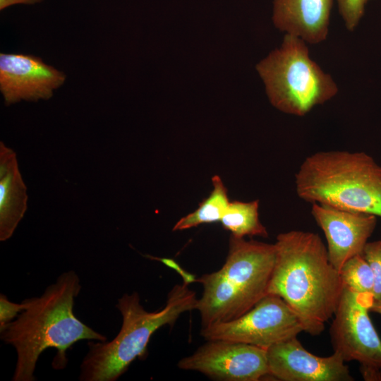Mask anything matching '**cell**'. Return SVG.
I'll return each instance as SVG.
<instances>
[{
  "mask_svg": "<svg viewBox=\"0 0 381 381\" xmlns=\"http://www.w3.org/2000/svg\"><path fill=\"white\" fill-rule=\"evenodd\" d=\"M77 273L69 270L60 274L37 297L28 299V306L13 321L0 328V339L16 351L13 381H34L36 364L49 348L57 351L52 362L54 369H64L66 351L80 340L105 341V335L95 331L73 313L75 298L81 290Z\"/></svg>",
  "mask_w": 381,
  "mask_h": 381,
  "instance_id": "6da1fadb",
  "label": "cell"
},
{
  "mask_svg": "<svg viewBox=\"0 0 381 381\" xmlns=\"http://www.w3.org/2000/svg\"><path fill=\"white\" fill-rule=\"evenodd\" d=\"M268 294L280 296L301 320L304 332L318 335L334 315L344 284L318 234H279Z\"/></svg>",
  "mask_w": 381,
  "mask_h": 381,
  "instance_id": "7a4b0ae2",
  "label": "cell"
},
{
  "mask_svg": "<svg viewBox=\"0 0 381 381\" xmlns=\"http://www.w3.org/2000/svg\"><path fill=\"white\" fill-rule=\"evenodd\" d=\"M195 293L186 283L175 285L166 304L149 312L140 303L139 294H124L116 308L122 317L117 335L111 341L88 342V351L80 366V381H116L136 358L146 356L152 335L164 325H172L184 312L196 308Z\"/></svg>",
  "mask_w": 381,
  "mask_h": 381,
  "instance_id": "3957f363",
  "label": "cell"
},
{
  "mask_svg": "<svg viewBox=\"0 0 381 381\" xmlns=\"http://www.w3.org/2000/svg\"><path fill=\"white\" fill-rule=\"evenodd\" d=\"M295 187L307 202L381 217V166L364 152L319 151L306 157Z\"/></svg>",
  "mask_w": 381,
  "mask_h": 381,
  "instance_id": "277c9868",
  "label": "cell"
},
{
  "mask_svg": "<svg viewBox=\"0 0 381 381\" xmlns=\"http://www.w3.org/2000/svg\"><path fill=\"white\" fill-rule=\"evenodd\" d=\"M275 260L274 243L231 235L223 266L196 279L203 287L195 308L202 327L237 318L268 294Z\"/></svg>",
  "mask_w": 381,
  "mask_h": 381,
  "instance_id": "5b68a950",
  "label": "cell"
},
{
  "mask_svg": "<svg viewBox=\"0 0 381 381\" xmlns=\"http://www.w3.org/2000/svg\"><path fill=\"white\" fill-rule=\"evenodd\" d=\"M256 70L272 105L286 114L305 116L338 92L331 75L309 56L306 42L292 35L286 34Z\"/></svg>",
  "mask_w": 381,
  "mask_h": 381,
  "instance_id": "8992f818",
  "label": "cell"
},
{
  "mask_svg": "<svg viewBox=\"0 0 381 381\" xmlns=\"http://www.w3.org/2000/svg\"><path fill=\"white\" fill-rule=\"evenodd\" d=\"M303 331L301 320L286 301L269 294L240 317L203 327L200 333L207 341H231L267 350Z\"/></svg>",
  "mask_w": 381,
  "mask_h": 381,
  "instance_id": "52a82bcc",
  "label": "cell"
},
{
  "mask_svg": "<svg viewBox=\"0 0 381 381\" xmlns=\"http://www.w3.org/2000/svg\"><path fill=\"white\" fill-rule=\"evenodd\" d=\"M373 301L372 294L344 287L333 315L330 337L334 351L345 362L381 367V339L369 317Z\"/></svg>",
  "mask_w": 381,
  "mask_h": 381,
  "instance_id": "ba28073f",
  "label": "cell"
},
{
  "mask_svg": "<svg viewBox=\"0 0 381 381\" xmlns=\"http://www.w3.org/2000/svg\"><path fill=\"white\" fill-rule=\"evenodd\" d=\"M178 367L217 380L258 381L270 376L267 350L226 340H208Z\"/></svg>",
  "mask_w": 381,
  "mask_h": 381,
  "instance_id": "9c48e42d",
  "label": "cell"
},
{
  "mask_svg": "<svg viewBox=\"0 0 381 381\" xmlns=\"http://www.w3.org/2000/svg\"><path fill=\"white\" fill-rule=\"evenodd\" d=\"M66 75L37 56L0 54V92L6 105L49 99Z\"/></svg>",
  "mask_w": 381,
  "mask_h": 381,
  "instance_id": "30bf717a",
  "label": "cell"
},
{
  "mask_svg": "<svg viewBox=\"0 0 381 381\" xmlns=\"http://www.w3.org/2000/svg\"><path fill=\"white\" fill-rule=\"evenodd\" d=\"M270 376L282 381H353L349 367L334 352L321 357L306 349L297 337L267 350Z\"/></svg>",
  "mask_w": 381,
  "mask_h": 381,
  "instance_id": "8fae6325",
  "label": "cell"
},
{
  "mask_svg": "<svg viewBox=\"0 0 381 381\" xmlns=\"http://www.w3.org/2000/svg\"><path fill=\"white\" fill-rule=\"evenodd\" d=\"M311 214L325 234L329 260L339 272L347 260L363 254L377 224L374 214L318 203L312 204Z\"/></svg>",
  "mask_w": 381,
  "mask_h": 381,
  "instance_id": "7c38bea8",
  "label": "cell"
},
{
  "mask_svg": "<svg viewBox=\"0 0 381 381\" xmlns=\"http://www.w3.org/2000/svg\"><path fill=\"white\" fill-rule=\"evenodd\" d=\"M333 0H274L272 20L277 28L318 44L328 35Z\"/></svg>",
  "mask_w": 381,
  "mask_h": 381,
  "instance_id": "4fadbf2b",
  "label": "cell"
},
{
  "mask_svg": "<svg viewBox=\"0 0 381 381\" xmlns=\"http://www.w3.org/2000/svg\"><path fill=\"white\" fill-rule=\"evenodd\" d=\"M26 186L14 151L0 143V241L14 233L27 210Z\"/></svg>",
  "mask_w": 381,
  "mask_h": 381,
  "instance_id": "5bb4252c",
  "label": "cell"
},
{
  "mask_svg": "<svg viewBox=\"0 0 381 381\" xmlns=\"http://www.w3.org/2000/svg\"><path fill=\"white\" fill-rule=\"evenodd\" d=\"M259 200H234L229 202L220 222L222 226L238 238L258 236L267 238L268 232L259 219Z\"/></svg>",
  "mask_w": 381,
  "mask_h": 381,
  "instance_id": "9a60e30c",
  "label": "cell"
},
{
  "mask_svg": "<svg viewBox=\"0 0 381 381\" xmlns=\"http://www.w3.org/2000/svg\"><path fill=\"white\" fill-rule=\"evenodd\" d=\"M213 189L193 212L181 218L174 226L173 231H181L205 223L220 221L230 201L227 189L218 175L212 179Z\"/></svg>",
  "mask_w": 381,
  "mask_h": 381,
  "instance_id": "2e32d148",
  "label": "cell"
},
{
  "mask_svg": "<svg viewBox=\"0 0 381 381\" xmlns=\"http://www.w3.org/2000/svg\"><path fill=\"white\" fill-rule=\"evenodd\" d=\"M339 273L345 287L357 293L373 296V272L362 254L347 260L339 270Z\"/></svg>",
  "mask_w": 381,
  "mask_h": 381,
  "instance_id": "e0dca14e",
  "label": "cell"
},
{
  "mask_svg": "<svg viewBox=\"0 0 381 381\" xmlns=\"http://www.w3.org/2000/svg\"><path fill=\"white\" fill-rule=\"evenodd\" d=\"M362 255L369 263L373 272L374 300L381 301V240L368 242Z\"/></svg>",
  "mask_w": 381,
  "mask_h": 381,
  "instance_id": "ac0fdd59",
  "label": "cell"
},
{
  "mask_svg": "<svg viewBox=\"0 0 381 381\" xmlns=\"http://www.w3.org/2000/svg\"><path fill=\"white\" fill-rule=\"evenodd\" d=\"M339 11L341 16L345 25L349 31L358 24L362 18L365 6L369 0H337Z\"/></svg>",
  "mask_w": 381,
  "mask_h": 381,
  "instance_id": "d6986e66",
  "label": "cell"
},
{
  "mask_svg": "<svg viewBox=\"0 0 381 381\" xmlns=\"http://www.w3.org/2000/svg\"><path fill=\"white\" fill-rule=\"evenodd\" d=\"M28 306V299L20 303L11 302L6 295L0 294V328L13 321Z\"/></svg>",
  "mask_w": 381,
  "mask_h": 381,
  "instance_id": "ffe728a7",
  "label": "cell"
},
{
  "mask_svg": "<svg viewBox=\"0 0 381 381\" xmlns=\"http://www.w3.org/2000/svg\"><path fill=\"white\" fill-rule=\"evenodd\" d=\"M360 373L365 381H381V367L360 366Z\"/></svg>",
  "mask_w": 381,
  "mask_h": 381,
  "instance_id": "44dd1931",
  "label": "cell"
},
{
  "mask_svg": "<svg viewBox=\"0 0 381 381\" xmlns=\"http://www.w3.org/2000/svg\"><path fill=\"white\" fill-rule=\"evenodd\" d=\"M43 0H0V10L3 11L13 5H32L42 2Z\"/></svg>",
  "mask_w": 381,
  "mask_h": 381,
  "instance_id": "7402d4cb",
  "label": "cell"
},
{
  "mask_svg": "<svg viewBox=\"0 0 381 381\" xmlns=\"http://www.w3.org/2000/svg\"><path fill=\"white\" fill-rule=\"evenodd\" d=\"M370 312L377 313L381 315V301H375L370 307Z\"/></svg>",
  "mask_w": 381,
  "mask_h": 381,
  "instance_id": "603a6c76",
  "label": "cell"
}]
</instances>
